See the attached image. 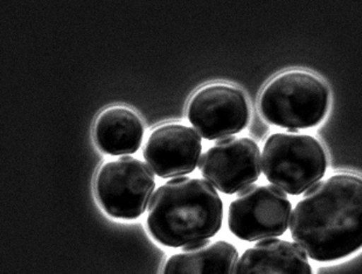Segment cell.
<instances>
[{"label": "cell", "mask_w": 362, "mask_h": 274, "mask_svg": "<svg viewBox=\"0 0 362 274\" xmlns=\"http://www.w3.org/2000/svg\"><path fill=\"white\" fill-rule=\"evenodd\" d=\"M263 173L272 184L290 195H300L322 180L327 169L322 145L298 130L272 134L262 153Z\"/></svg>", "instance_id": "277c9868"}, {"label": "cell", "mask_w": 362, "mask_h": 274, "mask_svg": "<svg viewBox=\"0 0 362 274\" xmlns=\"http://www.w3.org/2000/svg\"><path fill=\"white\" fill-rule=\"evenodd\" d=\"M329 88L306 71H286L265 87L259 111L265 121L288 130H303L322 123L329 111Z\"/></svg>", "instance_id": "3957f363"}, {"label": "cell", "mask_w": 362, "mask_h": 274, "mask_svg": "<svg viewBox=\"0 0 362 274\" xmlns=\"http://www.w3.org/2000/svg\"><path fill=\"white\" fill-rule=\"evenodd\" d=\"M200 136L182 124L156 129L145 145L144 157L152 172L163 179L193 173L200 162Z\"/></svg>", "instance_id": "9c48e42d"}, {"label": "cell", "mask_w": 362, "mask_h": 274, "mask_svg": "<svg viewBox=\"0 0 362 274\" xmlns=\"http://www.w3.org/2000/svg\"><path fill=\"white\" fill-rule=\"evenodd\" d=\"M238 251L228 242H202L168 258L163 274H235Z\"/></svg>", "instance_id": "8fae6325"}, {"label": "cell", "mask_w": 362, "mask_h": 274, "mask_svg": "<svg viewBox=\"0 0 362 274\" xmlns=\"http://www.w3.org/2000/svg\"><path fill=\"white\" fill-rule=\"evenodd\" d=\"M291 210V202L279 188L252 186L229 206V230L245 242L279 237L288 229Z\"/></svg>", "instance_id": "8992f818"}, {"label": "cell", "mask_w": 362, "mask_h": 274, "mask_svg": "<svg viewBox=\"0 0 362 274\" xmlns=\"http://www.w3.org/2000/svg\"><path fill=\"white\" fill-rule=\"evenodd\" d=\"M144 126L130 109L114 107L104 110L95 124L98 148L110 155H129L141 148Z\"/></svg>", "instance_id": "7c38bea8"}, {"label": "cell", "mask_w": 362, "mask_h": 274, "mask_svg": "<svg viewBox=\"0 0 362 274\" xmlns=\"http://www.w3.org/2000/svg\"><path fill=\"white\" fill-rule=\"evenodd\" d=\"M290 231L313 261L356 254L362 249V177L336 174L313 186L293 209Z\"/></svg>", "instance_id": "6da1fadb"}, {"label": "cell", "mask_w": 362, "mask_h": 274, "mask_svg": "<svg viewBox=\"0 0 362 274\" xmlns=\"http://www.w3.org/2000/svg\"><path fill=\"white\" fill-rule=\"evenodd\" d=\"M235 274H313L305 252L298 245L270 238L245 251Z\"/></svg>", "instance_id": "30bf717a"}, {"label": "cell", "mask_w": 362, "mask_h": 274, "mask_svg": "<svg viewBox=\"0 0 362 274\" xmlns=\"http://www.w3.org/2000/svg\"><path fill=\"white\" fill-rule=\"evenodd\" d=\"M261 152L250 138L221 139L202 155L199 168L202 177L223 194L245 191L259 180Z\"/></svg>", "instance_id": "ba28073f"}, {"label": "cell", "mask_w": 362, "mask_h": 274, "mask_svg": "<svg viewBox=\"0 0 362 274\" xmlns=\"http://www.w3.org/2000/svg\"><path fill=\"white\" fill-rule=\"evenodd\" d=\"M155 188L151 169L132 157L105 162L95 180L98 202L109 216L118 220L141 218Z\"/></svg>", "instance_id": "5b68a950"}, {"label": "cell", "mask_w": 362, "mask_h": 274, "mask_svg": "<svg viewBox=\"0 0 362 274\" xmlns=\"http://www.w3.org/2000/svg\"><path fill=\"white\" fill-rule=\"evenodd\" d=\"M223 221V202L202 179L175 177L158 188L148 206L152 237L168 248L200 244L218 234Z\"/></svg>", "instance_id": "7a4b0ae2"}, {"label": "cell", "mask_w": 362, "mask_h": 274, "mask_svg": "<svg viewBox=\"0 0 362 274\" xmlns=\"http://www.w3.org/2000/svg\"><path fill=\"white\" fill-rule=\"evenodd\" d=\"M187 114L188 121L204 139L221 141L245 130L250 109L245 94L238 88L211 84L193 96Z\"/></svg>", "instance_id": "52a82bcc"}]
</instances>
